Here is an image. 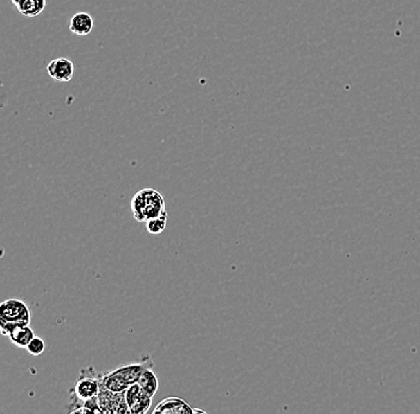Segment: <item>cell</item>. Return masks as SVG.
<instances>
[{
	"instance_id": "30bf717a",
	"label": "cell",
	"mask_w": 420,
	"mask_h": 414,
	"mask_svg": "<svg viewBox=\"0 0 420 414\" xmlns=\"http://www.w3.org/2000/svg\"><path fill=\"white\" fill-rule=\"evenodd\" d=\"M139 384L148 395H151V397L156 395L159 389V380L156 377V372L153 371V368H148L143 371V375L140 377Z\"/></svg>"
},
{
	"instance_id": "9c48e42d",
	"label": "cell",
	"mask_w": 420,
	"mask_h": 414,
	"mask_svg": "<svg viewBox=\"0 0 420 414\" xmlns=\"http://www.w3.org/2000/svg\"><path fill=\"white\" fill-rule=\"evenodd\" d=\"M93 19L87 12H78L74 15L70 22V30L79 36H86L93 29Z\"/></svg>"
},
{
	"instance_id": "4fadbf2b",
	"label": "cell",
	"mask_w": 420,
	"mask_h": 414,
	"mask_svg": "<svg viewBox=\"0 0 420 414\" xmlns=\"http://www.w3.org/2000/svg\"><path fill=\"white\" fill-rule=\"evenodd\" d=\"M146 224V228H147L148 233L152 234V235H158L164 232L166 228V224H167V213L165 212L164 214H161V216H158L156 219L152 220H148Z\"/></svg>"
},
{
	"instance_id": "7c38bea8",
	"label": "cell",
	"mask_w": 420,
	"mask_h": 414,
	"mask_svg": "<svg viewBox=\"0 0 420 414\" xmlns=\"http://www.w3.org/2000/svg\"><path fill=\"white\" fill-rule=\"evenodd\" d=\"M153 397L148 395L147 393L143 390L140 397L135 400L134 404L130 406V413L131 414H145L147 413L151 406H152Z\"/></svg>"
},
{
	"instance_id": "2e32d148",
	"label": "cell",
	"mask_w": 420,
	"mask_h": 414,
	"mask_svg": "<svg viewBox=\"0 0 420 414\" xmlns=\"http://www.w3.org/2000/svg\"><path fill=\"white\" fill-rule=\"evenodd\" d=\"M11 1H12L13 4H15V6H17V5L22 1V0H11Z\"/></svg>"
},
{
	"instance_id": "e0dca14e",
	"label": "cell",
	"mask_w": 420,
	"mask_h": 414,
	"mask_svg": "<svg viewBox=\"0 0 420 414\" xmlns=\"http://www.w3.org/2000/svg\"><path fill=\"white\" fill-rule=\"evenodd\" d=\"M194 413H206V411H203V410H195V408H194Z\"/></svg>"
},
{
	"instance_id": "9a60e30c",
	"label": "cell",
	"mask_w": 420,
	"mask_h": 414,
	"mask_svg": "<svg viewBox=\"0 0 420 414\" xmlns=\"http://www.w3.org/2000/svg\"><path fill=\"white\" fill-rule=\"evenodd\" d=\"M143 389L141 388L139 382L130 384L129 387L126 389V392H125V399H126L127 404L129 406V408L130 406L134 404L135 400L140 397V394L143 393Z\"/></svg>"
},
{
	"instance_id": "3957f363",
	"label": "cell",
	"mask_w": 420,
	"mask_h": 414,
	"mask_svg": "<svg viewBox=\"0 0 420 414\" xmlns=\"http://www.w3.org/2000/svg\"><path fill=\"white\" fill-rule=\"evenodd\" d=\"M154 367V363L148 356H145L140 359L139 362L127 363V364H120L118 367L113 370L108 371L110 375L116 377L121 381L122 384H126L129 387L130 384L139 382L140 377L143 375V371L148 368Z\"/></svg>"
},
{
	"instance_id": "8992f818",
	"label": "cell",
	"mask_w": 420,
	"mask_h": 414,
	"mask_svg": "<svg viewBox=\"0 0 420 414\" xmlns=\"http://www.w3.org/2000/svg\"><path fill=\"white\" fill-rule=\"evenodd\" d=\"M0 331L4 336H9L10 341L18 348L26 349L28 344L35 336L34 330L29 323H4L0 321Z\"/></svg>"
},
{
	"instance_id": "6da1fadb",
	"label": "cell",
	"mask_w": 420,
	"mask_h": 414,
	"mask_svg": "<svg viewBox=\"0 0 420 414\" xmlns=\"http://www.w3.org/2000/svg\"><path fill=\"white\" fill-rule=\"evenodd\" d=\"M131 212L135 220L147 222L164 214L165 201L159 191L143 189L134 195L131 199Z\"/></svg>"
},
{
	"instance_id": "ba28073f",
	"label": "cell",
	"mask_w": 420,
	"mask_h": 414,
	"mask_svg": "<svg viewBox=\"0 0 420 414\" xmlns=\"http://www.w3.org/2000/svg\"><path fill=\"white\" fill-rule=\"evenodd\" d=\"M153 413L194 414V408L183 399L171 397L161 400L153 410Z\"/></svg>"
},
{
	"instance_id": "52a82bcc",
	"label": "cell",
	"mask_w": 420,
	"mask_h": 414,
	"mask_svg": "<svg viewBox=\"0 0 420 414\" xmlns=\"http://www.w3.org/2000/svg\"><path fill=\"white\" fill-rule=\"evenodd\" d=\"M47 72L55 82H70L74 74L73 62L66 57H59L49 62Z\"/></svg>"
},
{
	"instance_id": "7a4b0ae2",
	"label": "cell",
	"mask_w": 420,
	"mask_h": 414,
	"mask_svg": "<svg viewBox=\"0 0 420 414\" xmlns=\"http://www.w3.org/2000/svg\"><path fill=\"white\" fill-rule=\"evenodd\" d=\"M100 390V375L93 367L84 368L74 384L72 394L82 402H87L97 397Z\"/></svg>"
},
{
	"instance_id": "5b68a950",
	"label": "cell",
	"mask_w": 420,
	"mask_h": 414,
	"mask_svg": "<svg viewBox=\"0 0 420 414\" xmlns=\"http://www.w3.org/2000/svg\"><path fill=\"white\" fill-rule=\"evenodd\" d=\"M0 321L30 324V309L26 303L17 298L5 300L0 305Z\"/></svg>"
},
{
	"instance_id": "8fae6325",
	"label": "cell",
	"mask_w": 420,
	"mask_h": 414,
	"mask_svg": "<svg viewBox=\"0 0 420 414\" xmlns=\"http://www.w3.org/2000/svg\"><path fill=\"white\" fill-rule=\"evenodd\" d=\"M16 8L23 16L36 17L46 8V0H22Z\"/></svg>"
},
{
	"instance_id": "5bb4252c",
	"label": "cell",
	"mask_w": 420,
	"mask_h": 414,
	"mask_svg": "<svg viewBox=\"0 0 420 414\" xmlns=\"http://www.w3.org/2000/svg\"><path fill=\"white\" fill-rule=\"evenodd\" d=\"M26 351L31 354V356H39V354H44V349H46V344H44V339L39 338V336H34L33 341L28 344L26 348Z\"/></svg>"
},
{
	"instance_id": "277c9868",
	"label": "cell",
	"mask_w": 420,
	"mask_h": 414,
	"mask_svg": "<svg viewBox=\"0 0 420 414\" xmlns=\"http://www.w3.org/2000/svg\"><path fill=\"white\" fill-rule=\"evenodd\" d=\"M97 400L103 414L130 413L129 406L125 399V393L111 392L100 386Z\"/></svg>"
}]
</instances>
